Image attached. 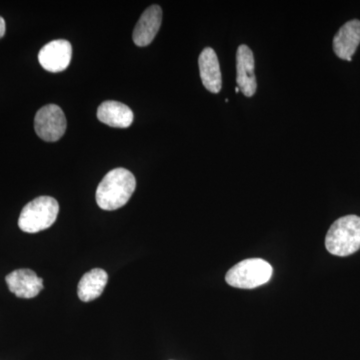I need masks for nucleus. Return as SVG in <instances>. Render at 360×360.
I'll return each instance as SVG.
<instances>
[{"mask_svg":"<svg viewBox=\"0 0 360 360\" xmlns=\"http://www.w3.org/2000/svg\"><path fill=\"white\" fill-rule=\"evenodd\" d=\"M99 122L111 127L127 129L134 122V112L129 106L118 101H104L97 110Z\"/></svg>","mask_w":360,"mask_h":360,"instance_id":"f8f14e48","label":"nucleus"},{"mask_svg":"<svg viewBox=\"0 0 360 360\" xmlns=\"http://www.w3.org/2000/svg\"><path fill=\"white\" fill-rule=\"evenodd\" d=\"M271 265L260 258L243 260L229 270L225 281L232 288L252 290L269 283L272 276Z\"/></svg>","mask_w":360,"mask_h":360,"instance_id":"20e7f679","label":"nucleus"},{"mask_svg":"<svg viewBox=\"0 0 360 360\" xmlns=\"http://www.w3.org/2000/svg\"><path fill=\"white\" fill-rule=\"evenodd\" d=\"M162 22V9L160 6H149L141 14L139 22L135 25L132 39L137 46H148L155 39Z\"/></svg>","mask_w":360,"mask_h":360,"instance_id":"1a4fd4ad","label":"nucleus"},{"mask_svg":"<svg viewBox=\"0 0 360 360\" xmlns=\"http://www.w3.org/2000/svg\"><path fill=\"white\" fill-rule=\"evenodd\" d=\"M201 82L212 94H219L222 87V75L217 52L212 47H206L198 58Z\"/></svg>","mask_w":360,"mask_h":360,"instance_id":"9b49d317","label":"nucleus"},{"mask_svg":"<svg viewBox=\"0 0 360 360\" xmlns=\"http://www.w3.org/2000/svg\"><path fill=\"white\" fill-rule=\"evenodd\" d=\"M326 248L336 257H348L360 250V217L347 215L333 222L326 238Z\"/></svg>","mask_w":360,"mask_h":360,"instance_id":"f03ea898","label":"nucleus"},{"mask_svg":"<svg viewBox=\"0 0 360 360\" xmlns=\"http://www.w3.org/2000/svg\"><path fill=\"white\" fill-rule=\"evenodd\" d=\"M360 44V20L347 21L341 26L333 39V51L338 58L352 61V56Z\"/></svg>","mask_w":360,"mask_h":360,"instance_id":"9d476101","label":"nucleus"},{"mask_svg":"<svg viewBox=\"0 0 360 360\" xmlns=\"http://www.w3.org/2000/svg\"><path fill=\"white\" fill-rule=\"evenodd\" d=\"M6 20L0 16V39L4 37V35L6 34Z\"/></svg>","mask_w":360,"mask_h":360,"instance_id":"4468645a","label":"nucleus"},{"mask_svg":"<svg viewBox=\"0 0 360 360\" xmlns=\"http://www.w3.org/2000/svg\"><path fill=\"white\" fill-rule=\"evenodd\" d=\"M9 290L18 297L30 300L44 290V281L32 269H18L6 276Z\"/></svg>","mask_w":360,"mask_h":360,"instance_id":"6e6552de","label":"nucleus"},{"mask_svg":"<svg viewBox=\"0 0 360 360\" xmlns=\"http://www.w3.org/2000/svg\"><path fill=\"white\" fill-rule=\"evenodd\" d=\"M72 46L65 39L53 40L45 44L39 53L40 65L49 72H60L70 65Z\"/></svg>","mask_w":360,"mask_h":360,"instance_id":"423d86ee","label":"nucleus"},{"mask_svg":"<svg viewBox=\"0 0 360 360\" xmlns=\"http://www.w3.org/2000/svg\"><path fill=\"white\" fill-rule=\"evenodd\" d=\"M34 129L42 141H59L66 130V118L63 110L56 104H47L40 108L35 115Z\"/></svg>","mask_w":360,"mask_h":360,"instance_id":"39448f33","label":"nucleus"},{"mask_svg":"<svg viewBox=\"0 0 360 360\" xmlns=\"http://www.w3.org/2000/svg\"><path fill=\"white\" fill-rule=\"evenodd\" d=\"M58 212L59 205L56 198L39 196L21 210L18 226L27 233H37L49 229L58 219Z\"/></svg>","mask_w":360,"mask_h":360,"instance_id":"7ed1b4c3","label":"nucleus"},{"mask_svg":"<svg viewBox=\"0 0 360 360\" xmlns=\"http://www.w3.org/2000/svg\"><path fill=\"white\" fill-rule=\"evenodd\" d=\"M108 276L105 270L94 269L86 272L78 283L77 295L84 302H92L103 295L108 284Z\"/></svg>","mask_w":360,"mask_h":360,"instance_id":"ddd939ff","label":"nucleus"},{"mask_svg":"<svg viewBox=\"0 0 360 360\" xmlns=\"http://www.w3.org/2000/svg\"><path fill=\"white\" fill-rule=\"evenodd\" d=\"M136 180L125 168L110 170L101 180L96 191V202L103 210H116L129 202L135 191Z\"/></svg>","mask_w":360,"mask_h":360,"instance_id":"f257e3e1","label":"nucleus"},{"mask_svg":"<svg viewBox=\"0 0 360 360\" xmlns=\"http://www.w3.org/2000/svg\"><path fill=\"white\" fill-rule=\"evenodd\" d=\"M236 82L245 96H255L257 89L255 56L245 44L239 45L236 51Z\"/></svg>","mask_w":360,"mask_h":360,"instance_id":"0eeeda50","label":"nucleus"},{"mask_svg":"<svg viewBox=\"0 0 360 360\" xmlns=\"http://www.w3.org/2000/svg\"><path fill=\"white\" fill-rule=\"evenodd\" d=\"M236 94H238V92L240 91V89H239L238 87H236Z\"/></svg>","mask_w":360,"mask_h":360,"instance_id":"2eb2a0df","label":"nucleus"}]
</instances>
